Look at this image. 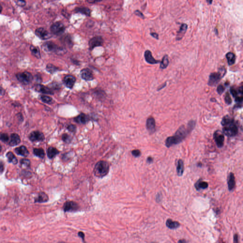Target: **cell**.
I'll list each match as a JSON object with an SVG mask.
<instances>
[{"mask_svg": "<svg viewBox=\"0 0 243 243\" xmlns=\"http://www.w3.org/2000/svg\"><path fill=\"white\" fill-rule=\"evenodd\" d=\"M196 125V122L194 120L189 121L187 128L184 125H181L176 131L174 135L168 137L165 141L167 147L169 148L173 145H176L182 142L187 135L193 130Z\"/></svg>", "mask_w": 243, "mask_h": 243, "instance_id": "1", "label": "cell"}, {"mask_svg": "<svg viewBox=\"0 0 243 243\" xmlns=\"http://www.w3.org/2000/svg\"><path fill=\"white\" fill-rule=\"evenodd\" d=\"M110 166L108 162L105 161H100L96 163L94 169V173L96 177H104L109 172Z\"/></svg>", "mask_w": 243, "mask_h": 243, "instance_id": "2", "label": "cell"}, {"mask_svg": "<svg viewBox=\"0 0 243 243\" xmlns=\"http://www.w3.org/2000/svg\"><path fill=\"white\" fill-rule=\"evenodd\" d=\"M226 73V69L224 67H220L218 72L212 73L210 75L208 79V85L210 86H215L220 80L224 77Z\"/></svg>", "mask_w": 243, "mask_h": 243, "instance_id": "3", "label": "cell"}, {"mask_svg": "<svg viewBox=\"0 0 243 243\" xmlns=\"http://www.w3.org/2000/svg\"><path fill=\"white\" fill-rule=\"evenodd\" d=\"M223 126V133L228 137H234L238 134V129L235 120Z\"/></svg>", "mask_w": 243, "mask_h": 243, "instance_id": "4", "label": "cell"}, {"mask_svg": "<svg viewBox=\"0 0 243 243\" xmlns=\"http://www.w3.org/2000/svg\"><path fill=\"white\" fill-rule=\"evenodd\" d=\"M16 78L20 82L24 85H28L31 83L33 80V77L31 74L27 71L18 73L16 74Z\"/></svg>", "mask_w": 243, "mask_h": 243, "instance_id": "5", "label": "cell"}, {"mask_svg": "<svg viewBox=\"0 0 243 243\" xmlns=\"http://www.w3.org/2000/svg\"><path fill=\"white\" fill-rule=\"evenodd\" d=\"M79 208V205L73 201H67L63 206V210L65 212H76L78 211Z\"/></svg>", "mask_w": 243, "mask_h": 243, "instance_id": "6", "label": "cell"}, {"mask_svg": "<svg viewBox=\"0 0 243 243\" xmlns=\"http://www.w3.org/2000/svg\"><path fill=\"white\" fill-rule=\"evenodd\" d=\"M42 48L45 51L49 52H59L62 50V48L59 47L57 45L53 42H48L43 44Z\"/></svg>", "mask_w": 243, "mask_h": 243, "instance_id": "7", "label": "cell"}, {"mask_svg": "<svg viewBox=\"0 0 243 243\" xmlns=\"http://www.w3.org/2000/svg\"><path fill=\"white\" fill-rule=\"evenodd\" d=\"M51 31L55 35H59L62 34L65 31L64 25L61 22H58L53 24L50 27Z\"/></svg>", "mask_w": 243, "mask_h": 243, "instance_id": "8", "label": "cell"}, {"mask_svg": "<svg viewBox=\"0 0 243 243\" xmlns=\"http://www.w3.org/2000/svg\"><path fill=\"white\" fill-rule=\"evenodd\" d=\"M213 138L218 147L221 148L224 146L225 137L223 132L220 130L216 131L214 133Z\"/></svg>", "mask_w": 243, "mask_h": 243, "instance_id": "9", "label": "cell"}, {"mask_svg": "<svg viewBox=\"0 0 243 243\" xmlns=\"http://www.w3.org/2000/svg\"><path fill=\"white\" fill-rule=\"evenodd\" d=\"M103 39L101 36H95L89 41V47L90 50H92L97 47L102 46L103 44Z\"/></svg>", "mask_w": 243, "mask_h": 243, "instance_id": "10", "label": "cell"}, {"mask_svg": "<svg viewBox=\"0 0 243 243\" xmlns=\"http://www.w3.org/2000/svg\"><path fill=\"white\" fill-rule=\"evenodd\" d=\"M35 34L38 37L43 40L48 39L52 37L51 34L43 28L37 29L35 31Z\"/></svg>", "mask_w": 243, "mask_h": 243, "instance_id": "11", "label": "cell"}, {"mask_svg": "<svg viewBox=\"0 0 243 243\" xmlns=\"http://www.w3.org/2000/svg\"><path fill=\"white\" fill-rule=\"evenodd\" d=\"M29 139L32 142L43 141L45 139V136L42 132L33 131L30 134Z\"/></svg>", "mask_w": 243, "mask_h": 243, "instance_id": "12", "label": "cell"}, {"mask_svg": "<svg viewBox=\"0 0 243 243\" xmlns=\"http://www.w3.org/2000/svg\"><path fill=\"white\" fill-rule=\"evenodd\" d=\"M76 81L75 77L71 75H67L64 77L63 79V82L67 88L69 89L72 88Z\"/></svg>", "mask_w": 243, "mask_h": 243, "instance_id": "13", "label": "cell"}, {"mask_svg": "<svg viewBox=\"0 0 243 243\" xmlns=\"http://www.w3.org/2000/svg\"><path fill=\"white\" fill-rule=\"evenodd\" d=\"M81 77L86 81L92 80L94 78L93 72L88 69H83L80 71Z\"/></svg>", "mask_w": 243, "mask_h": 243, "instance_id": "14", "label": "cell"}, {"mask_svg": "<svg viewBox=\"0 0 243 243\" xmlns=\"http://www.w3.org/2000/svg\"><path fill=\"white\" fill-rule=\"evenodd\" d=\"M146 127L150 134H152L155 132V121L153 117H150L146 121Z\"/></svg>", "mask_w": 243, "mask_h": 243, "instance_id": "15", "label": "cell"}, {"mask_svg": "<svg viewBox=\"0 0 243 243\" xmlns=\"http://www.w3.org/2000/svg\"><path fill=\"white\" fill-rule=\"evenodd\" d=\"M144 58L146 61L150 64H156L160 63V61H157L153 58L151 51L149 50H147L145 51L144 53Z\"/></svg>", "mask_w": 243, "mask_h": 243, "instance_id": "16", "label": "cell"}, {"mask_svg": "<svg viewBox=\"0 0 243 243\" xmlns=\"http://www.w3.org/2000/svg\"><path fill=\"white\" fill-rule=\"evenodd\" d=\"M35 90L37 91L45 94L53 95L54 92L51 90V88L43 85H37L35 86Z\"/></svg>", "mask_w": 243, "mask_h": 243, "instance_id": "17", "label": "cell"}, {"mask_svg": "<svg viewBox=\"0 0 243 243\" xmlns=\"http://www.w3.org/2000/svg\"><path fill=\"white\" fill-rule=\"evenodd\" d=\"M227 185L228 189L230 191L233 190L236 185L235 178L232 172L230 173L227 178Z\"/></svg>", "mask_w": 243, "mask_h": 243, "instance_id": "18", "label": "cell"}, {"mask_svg": "<svg viewBox=\"0 0 243 243\" xmlns=\"http://www.w3.org/2000/svg\"><path fill=\"white\" fill-rule=\"evenodd\" d=\"M74 120L78 124L84 125L86 124V123L88 121L89 119L86 114L84 113H81L78 116H77V117H75Z\"/></svg>", "mask_w": 243, "mask_h": 243, "instance_id": "19", "label": "cell"}, {"mask_svg": "<svg viewBox=\"0 0 243 243\" xmlns=\"http://www.w3.org/2000/svg\"><path fill=\"white\" fill-rule=\"evenodd\" d=\"M20 142V137L19 135L16 133H12L11 136V139L10 141L9 145L12 146H14L15 145L19 144Z\"/></svg>", "mask_w": 243, "mask_h": 243, "instance_id": "20", "label": "cell"}, {"mask_svg": "<svg viewBox=\"0 0 243 243\" xmlns=\"http://www.w3.org/2000/svg\"><path fill=\"white\" fill-rule=\"evenodd\" d=\"M187 28H188V25L187 24L185 23H182L181 24L180 30L178 32L177 35L176 37L177 40H180L182 39L185 32L187 31Z\"/></svg>", "mask_w": 243, "mask_h": 243, "instance_id": "21", "label": "cell"}, {"mask_svg": "<svg viewBox=\"0 0 243 243\" xmlns=\"http://www.w3.org/2000/svg\"><path fill=\"white\" fill-rule=\"evenodd\" d=\"M75 12L76 13H80L86 16H90L91 13V11L90 9L87 7H78L76 8L75 10Z\"/></svg>", "mask_w": 243, "mask_h": 243, "instance_id": "22", "label": "cell"}, {"mask_svg": "<svg viewBox=\"0 0 243 243\" xmlns=\"http://www.w3.org/2000/svg\"><path fill=\"white\" fill-rule=\"evenodd\" d=\"M48 200V197L47 194H46L44 192H40L39 194L38 197H37L35 199V202L39 203H43L46 202Z\"/></svg>", "mask_w": 243, "mask_h": 243, "instance_id": "23", "label": "cell"}, {"mask_svg": "<svg viewBox=\"0 0 243 243\" xmlns=\"http://www.w3.org/2000/svg\"><path fill=\"white\" fill-rule=\"evenodd\" d=\"M59 150L53 147H50L47 150L48 156L50 159L54 158V157L59 155Z\"/></svg>", "mask_w": 243, "mask_h": 243, "instance_id": "24", "label": "cell"}, {"mask_svg": "<svg viewBox=\"0 0 243 243\" xmlns=\"http://www.w3.org/2000/svg\"><path fill=\"white\" fill-rule=\"evenodd\" d=\"M208 184L207 182L203 181L202 180H199L195 184V187L197 191L200 189H205L208 188Z\"/></svg>", "mask_w": 243, "mask_h": 243, "instance_id": "25", "label": "cell"}, {"mask_svg": "<svg viewBox=\"0 0 243 243\" xmlns=\"http://www.w3.org/2000/svg\"><path fill=\"white\" fill-rule=\"evenodd\" d=\"M15 151L16 153L18 155H20L22 156H27L29 154L28 149L24 146H21L18 147L15 149Z\"/></svg>", "mask_w": 243, "mask_h": 243, "instance_id": "26", "label": "cell"}, {"mask_svg": "<svg viewBox=\"0 0 243 243\" xmlns=\"http://www.w3.org/2000/svg\"><path fill=\"white\" fill-rule=\"evenodd\" d=\"M166 226L171 229H174L178 228L180 226V224L177 221H173L172 219H168L167 220Z\"/></svg>", "mask_w": 243, "mask_h": 243, "instance_id": "27", "label": "cell"}, {"mask_svg": "<svg viewBox=\"0 0 243 243\" xmlns=\"http://www.w3.org/2000/svg\"><path fill=\"white\" fill-rule=\"evenodd\" d=\"M184 163L182 160H179L178 161L177 166V172L178 175L179 176H182L184 172Z\"/></svg>", "mask_w": 243, "mask_h": 243, "instance_id": "28", "label": "cell"}, {"mask_svg": "<svg viewBox=\"0 0 243 243\" xmlns=\"http://www.w3.org/2000/svg\"><path fill=\"white\" fill-rule=\"evenodd\" d=\"M226 58L229 66H232L235 63L236 56L234 53L229 52L226 54Z\"/></svg>", "mask_w": 243, "mask_h": 243, "instance_id": "29", "label": "cell"}, {"mask_svg": "<svg viewBox=\"0 0 243 243\" xmlns=\"http://www.w3.org/2000/svg\"><path fill=\"white\" fill-rule=\"evenodd\" d=\"M160 68L162 69H166L168 65L169 64V57H168V55H165L163 57V59L160 62Z\"/></svg>", "mask_w": 243, "mask_h": 243, "instance_id": "30", "label": "cell"}, {"mask_svg": "<svg viewBox=\"0 0 243 243\" xmlns=\"http://www.w3.org/2000/svg\"><path fill=\"white\" fill-rule=\"evenodd\" d=\"M30 50L31 51V53L34 56H35L37 59H40L41 58L40 51L39 48L37 47L31 45L30 47Z\"/></svg>", "mask_w": 243, "mask_h": 243, "instance_id": "31", "label": "cell"}, {"mask_svg": "<svg viewBox=\"0 0 243 243\" xmlns=\"http://www.w3.org/2000/svg\"><path fill=\"white\" fill-rule=\"evenodd\" d=\"M8 158V161L10 163H12L14 164H16L18 163V160L12 152H8L6 155Z\"/></svg>", "mask_w": 243, "mask_h": 243, "instance_id": "32", "label": "cell"}, {"mask_svg": "<svg viewBox=\"0 0 243 243\" xmlns=\"http://www.w3.org/2000/svg\"><path fill=\"white\" fill-rule=\"evenodd\" d=\"M33 153L36 156L39 157L40 158H43L44 157V150L42 148H35L33 149Z\"/></svg>", "mask_w": 243, "mask_h": 243, "instance_id": "33", "label": "cell"}, {"mask_svg": "<svg viewBox=\"0 0 243 243\" xmlns=\"http://www.w3.org/2000/svg\"><path fill=\"white\" fill-rule=\"evenodd\" d=\"M46 69L48 71V72H50L51 74H53V73H54L56 72V71H58L59 68L56 67L53 65L51 64H48L47 66Z\"/></svg>", "mask_w": 243, "mask_h": 243, "instance_id": "34", "label": "cell"}, {"mask_svg": "<svg viewBox=\"0 0 243 243\" xmlns=\"http://www.w3.org/2000/svg\"><path fill=\"white\" fill-rule=\"evenodd\" d=\"M40 99H42V101L46 103L51 104L53 103L52 98L47 95H42L40 96Z\"/></svg>", "mask_w": 243, "mask_h": 243, "instance_id": "35", "label": "cell"}, {"mask_svg": "<svg viewBox=\"0 0 243 243\" xmlns=\"http://www.w3.org/2000/svg\"><path fill=\"white\" fill-rule=\"evenodd\" d=\"M62 140L64 142L67 144H69L72 141V138L70 135L67 133H64L62 134Z\"/></svg>", "mask_w": 243, "mask_h": 243, "instance_id": "36", "label": "cell"}, {"mask_svg": "<svg viewBox=\"0 0 243 243\" xmlns=\"http://www.w3.org/2000/svg\"><path fill=\"white\" fill-rule=\"evenodd\" d=\"M9 139L8 135L6 133H0V140L3 142H7Z\"/></svg>", "mask_w": 243, "mask_h": 243, "instance_id": "37", "label": "cell"}, {"mask_svg": "<svg viewBox=\"0 0 243 243\" xmlns=\"http://www.w3.org/2000/svg\"><path fill=\"white\" fill-rule=\"evenodd\" d=\"M225 101L226 103L227 104V105H230L232 103V99H231V97L230 96L228 92H227L226 93V95H225Z\"/></svg>", "mask_w": 243, "mask_h": 243, "instance_id": "38", "label": "cell"}, {"mask_svg": "<svg viewBox=\"0 0 243 243\" xmlns=\"http://www.w3.org/2000/svg\"><path fill=\"white\" fill-rule=\"evenodd\" d=\"M20 163L22 164V166H23L29 167L31 165V161L28 159H22L21 160Z\"/></svg>", "mask_w": 243, "mask_h": 243, "instance_id": "39", "label": "cell"}, {"mask_svg": "<svg viewBox=\"0 0 243 243\" xmlns=\"http://www.w3.org/2000/svg\"><path fill=\"white\" fill-rule=\"evenodd\" d=\"M67 129L69 132L72 133H75L77 130V127L74 125H68L67 127Z\"/></svg>", "mask_w": 243, "mask_h": 243, "instance_id": "40", "label": "cell"}, {"mask_svg": "<svg viewBox=\"0 0 243 243\" xmlns=\"http://www.w3.org/2000/svg\"><path fill=\"white\" fill-rule=\"evenodd\" d=\"M225 87L222 85H219L217 87V92L219 95H221L224 91Z\"/></svg>", "mask_w": 243, "mask_h": 243, "instance_id": "41", "label": "cell"}, {"mask_svg": "<svg viewBox=\"0 0 243 243\" xmlns=\"http://www.w3.org/2000/svg\"><path fill=\"white\" fill-rule=\"evenodd\" d=\"M132 154L135 157H138L141 155V152L139 150L136 149V150H132Z\"/></svg>", "mask_w": 243, "mask_h": 243, "instance_id": "42", "label": "cell"}, {"mask_svg": "<svg viewBox=\"0 0 243 243\" xmlns=\"http://www.w3.org/2000/svg\"><path fill=\"white\" fill-rule=\"evenodd\" d=\"M16 3L18 5L22 7L25 5L26 1L25 0H16Z\"/></svg>", "mask_w": 243, "mask_h": 243, "instance_id": "43", "label": "cell"}, {"mask_svg": "<svg viewBox=\"0 0 243 243\" xmlns=\"http://www.w3.org/2000/svg\"><path fill=\"white\" fill-rule=\"evenodd\" d=\"M50 87V88H54L56 89H59V87H60V85L57 83H53L51 84Z\"/></svg>", "mask_w": 243, "mask_h": 243, "instance_id": "44", "label": "cell"}, {"mask_svg": "<svg viewBox=\"0 0 243 243\" xmlns=\"http://www.w3.org/2000/svg\"><path fill=\"white\" fill-rule=\"evenodd\" d=\"M134 14H135L137 16H139V17L141 18L142 19H144V14L140 11L136 10V11H135Z\"/></svg>", "mask_w": 243, "mask_h": 243, "instance_id": "45", "label": "cell"}, {"mask_svg": "<svg viewBox=\"0 0 243 243\" xmlns=\"http://www.w3.org/2000/svg\"><path fill=\"white\" fill-rule=\"evenodd\" d=\"M78 236L82 239L83 241L85 242V234L82 231H80L78 233Z\"/></svg>", "mask_w": 243, "mask_h": 243, "instance_id": "46", "label": "cell"}, {"mask_svg": "<svg viewBox=\"0 0 243 243\" xmlns=\"http://www.w3.org/2000/svg\"><path fill=\"white\" fill-rule=\"evenodd\" d=\"M150 35H151L152 37L155 38V39H159V35L157 33H155V32H152V33H150Z\"/></svg>", "mask_w": 243, "mask_h": 243, "instance_id": "47", "label": "cell"}, {"mask_svg": "<svg viewBox=\"0 0 243 243\" xmlns=\"http://www.w3.org/2000/svg\"><path fill=\"white\" fill-rule=\"evenodd\" d=\"M4 165L3 164V163L0 162V173L3 172L4 171Z\"/></svg>", "mask_w": 243, "mask_h": 243, "instance_id": "48", "label": "cell"}, {"mask_svg": "<svg viewBox=\"0 0 243 243\" xmlns=\"http://www.w3.org/2000/svg\"><path fill=\"white\" fill-rule=\"evenodd\" d=\"M5 91L4 89L3 88V87H1V86H0V95H3L5 94Z\"/></svg>", "mask_w": 243, "mask_h": 243, "instance_id": "49", "label": "cell"}, {"mask_svg": "<svg viewBox=\"0 0 243 243\" xmlns=\"http://www.w3.org/2000/svg\"><path fill=\"white\" fill-rule=\"evenodd\" d=\"M147 162L149 163H151L153 162V159L151 157H148L147 159Z\"/></svg>", "mask_w": 243, "mask_h": 243, "instance_id": "50", "label": "cell"}, {"mask_svg": "<svg viewBox=\"0 0 243 243\" xmlns=\"http://www.w3.org/2000/svg\"><path fill=\"white\" fill-rule=\"evenodd\" d=\"M166 86V83L165 82L164 84H163V85H161V86H160L158 88L157 90H158V91H159V90H161L164 87H165V86Z\"/></svg>", "mask_w": 243, "mask_h": 243, "instance_id": "51", "label": "cell"}, {"mask_svg": "<svg viewBox=\"0 0 243 243\" xmlns=\"http://www.w3.org/2000/svg\"><path fill=\"white\" fill-rule=\"evenodd\" d=\"M238 235L237 234H235L234 236V241L235 243H238Z\"/></svg>", "mask_w": 243, "mask_h": 243, "instance_id": "52", "label": "cell"}, {"mask_svg": "<svg viewBox=\"0 0 243 243\" xmlns=\"http://www.w3.org/2000/svg\"><path fill=\"white\" fill-rule=\"evenodd\" d=\"M207 1L208 3V4H212V2H213V0H207Z\"/></svg>", "mask_w": 243, "mask_h": 243, "instance_id": "53", "label": "cell"}, {"mask_svg": "<svg viewBox=\"0 0 243 243\" xmlns=\"http://www.w3.org/2000/svg\"><path fill=\"white\" fill-rule=\"evenodd\" d=\"M102 1H103V0H93V3H98V2Z\"/></svg>", "mask_w": 243, "mask_h": 243, "instance_id": "54", "label": "cell"}, {"mask_svg": "<svg viewBox=\"0 0 243 243\" xmlns=\"http://www.w3.org/2000/svg\"><path fill=\"white\" fill-rule=\"evenodd\" d=\"M2 9H3V8H2L1 6L0 5V13L1 12V11H2Z\"/></svg>", "mask_w": 243, "mask_h": 243, "instance_id": "55", "label": "cell"}, {"mask_svg": "<svg viewBox=\"0 0 243 243\" xmlns=\"http://www.w3.org/2000/svg\"><path fill=\"white\" fill-rule=\"evenodd\" d=\"M179 242H186V241H185L180 240L179 241Z\"/></svg>", "mask_w": 243, "mask_h": 243, "instance_id": "56", "label": "cell"}, {"mask_svg": "<svg viewBox=\"0 0 243 243\" xmlns=\"http://www.w3.org/2000/svg\"><path fill=\"white\" fill-rule=\"evenodd\" d=\"M1 149L2 148H1V145H0V152H1Z\"/></svg>", "mask_w": 243, "mask_h": 243, "instance_id": "57", "label": "cell"}]
</instances>
